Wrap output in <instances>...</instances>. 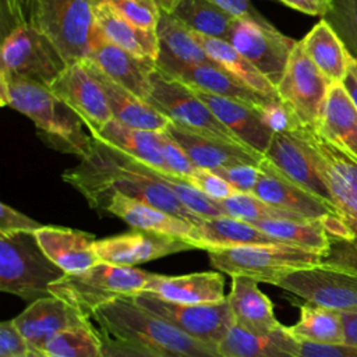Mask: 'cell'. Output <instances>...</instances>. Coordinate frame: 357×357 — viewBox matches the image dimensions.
<instances>
[{"instance_id": "f5cc1de1", "label": "cell", "mask_w": 357, "mask_h": 357, "mask_svg": "<svg viewBox=\"0 0 357 357\" xmlns=\"http://www.w3.org/2000/svg\"><path fill=\"white\" fill-rule=\"evenodd\" d=\"M213 3L215 6L220 7L226 13H229L234 18L241 17H250L255 20H265L252 6L248 0H208Z\"/></svg>"}, {"instance_id": "44dd1931", "label": "cell", "mask_w": 357, "mask_h": 357, "mask_svg": "<svg viewBox=\"0 0 357 357\" xmlns=\"http://www.w3.org/2000/svg\"><path fill=\"white\" fill-rule=\"evenodd\" d=\"M261 176L254 188V195L283 211L304 216L312 220H324L337 215L336 209L284 177L265 158L259 165Z\"/></svg>"}, {"instance_id": "8d00e7d4", "label": "cell", "mask_w": 357, "mask_h": 357, "mask_svg": "<svg viewBox=\"0 0 357 357\" xmlns=\"http://www.w3.org/2000/svg\"><path fill=\"white\" fill-rule=\"evenodd\" d=\"M278 243L289 244L322 255L329 250V236L322 220L312 219H265L252 223Z\"/></svg>"}, {"instance_id": "ba28073f", "label": "cell", "mask_w": 357, "mask_h": 357, "mask_svg": "<svg viewBox=\"0 0 357 357\" xmlns=\"http://www.w3.org/2000/svg\"><path fill=\"white\" fill-rule=\"evenodd\" d=\"M99 0H32L31 22L60 52L67 64L88 57Z\"/></svg>"}, {"instance_id": "b9f144b4", "label": "cell", "mask_w": 357, "mask_h": 357, "mask_svg": "<svg viewBox=\"0 0 357 357\" xmlns=\"http://www.w3.org/2000/svg\"><path fill=\"white\" fill-rule=\"evenodd\" d=\"M324 20L336 31L349 54L357 60V0H332Z\"/></svg>"}, {"instance_id": "6f0895ef", "label": "cell", "mask_w": 357, "mask_h": 357, "mask_svg": "<svg viewBox=\"0 0 357 357\" xmlns=\"http://www.w3.org/2000/svg\"><path fill=\"white\" fill-rule=\"evenodd\" d=\"M342 84L344 85V88H346V91H347L349 96L351 98L353 103H354V105H356V107H357V79H356V78H354V75L349 71L347 77L343 79V82H342Z\"/></svg>"}, {"instance_id": "e575fe53", "label": "cell", "mask_w": 357, "mask_h": 357, "mask_svg": "<svg viewBox=\"0 0 357 357\" xmlns=\"http://www.w3.org/2000/svg\"><path fill=\"white\" fill-rule=\"evenodd\" d=\"M92 137L134 159L149 165L153 169L172 173L166 166L160 152L159 132L132 128L113 119L99 134Z\"/></svg>"}, {"instance_id": "f35d334b", "label": "cell", "mask_w": 357, "mask_h": 357, "mask_svg": "<svg viewBox=\"0 0 357 357\" xmlns=\"http://www.w3.org/2000/svg\"><path fill=\"white\" fill-rule=\"evenodd\" d=\"M190 31L227 40L234 17L208 0H181L172 13Z\"/></svg>"}, {"instance_id": "d6986e66", "label": "cell", "mask_w": 357, "mask_h": 357, "mask_svg": "<svg viewBox=\"0 0 357 357\" xmlns=\"http://www.w3.org/2000/svg\"><path fill=\"white\" fill-rule=\"evenodd\" d=\"M89 318L66 300L50 296L32 301L13 322L33 351H39L53 336L89 325Z\"/></svg>"}, {"instance_id": "7bdbcfd3", "label": "cell", "mask_w": 357, "mask_h": 357, "mask_svg": "<svg viewBox=\"0 0 357 357\" xmlns=\"http://www.w3.org/2000/svg\"><path fill=\"white\" fill-rule=\"evenodd\" d=\"M257 110L264 124L273 135L293 132L303 128V124L296 113L286 102L279 98V95L268 98L264 103L257 106Z\"/></svg>"}, {"instance_id": "8992f818", "label": "cell", "mask_w": 357, "mask_h": 357, "mask_svg": "<svg viewBox=\"0 0 357 357\" xmlns=\"http://www.w3.org/2000/svg\"><path fill=\"white\" fill-rule=\"evenodd\" d=\"M155 276L134 266L99 262L81 273L66 275L50 286V293L91 317L103 304L144 293Z\"/></svg>"}, {"instance_id": "c3c4849f", "label": "cell", "mask_w": 357, "mask_h": 357, "mask_svg": "<svg viewBox=\"0 0 357 357\" xmlns=\"http://www.w3.org/2000/svg\"><path fill=\"white\" fill-rule=\"evenodd\" d=\"M103 357H165L146 346L135 342L113 337L105 332H100Z\"/></svg>"}, {"instance_id": "4dcf8cb0", "label": "cell", "mask_w": 357, "mask_h": 357, "mask_svg": "<svg viewBox=\"0 0 357 357\" xmlns=\"http://www.w3.org/2000/svg\"><path fill=\"white\" fill-rule=\"evenodd\" d=\"M95 22L99 32L113 45L131 54L158 61L160 47L156 31L141 29L123 18L106 0L95 7Z\"/></svg>"}, {"instance_id": "83f0119b", "label": "cell", "mask_w": 357, "mask_h": 357, "mask_svg": "<svg viewBox=\"0 0 357 357\" xmlns=\"http://www.w3.org/2000/svg\"><path fill=\"white\" fill-rule=\"evenodd\" d=\"M145 291L166 301L183 304H216L225 301L227 297L225 294L223 275L213 271L180 276L156 273Z\"/></svg>"}, {"instance_id": "836d02e7", "label": "cell", "mask_w": 357, "mask_h": 357, "mask_svg": "<svg viewBox=\"0 0 357 357\" xmlns=\"http://www.w3.org/2000/svg\"><path fill=\"white\" fill-rule=\"evenodd\" d=\"M192 33L198 43L204 47L208 57L230 75H233L238 82L265 96L278 95L276 85L243 54H240L227 40L204 36L195 32Z\"/></svg>"}, {"instance_id": "484cf974", "label": "cell", "mask_w": 357, "mask_h": 357, "mask_svg": "<svg viewBox=\"0 0 357 357\" xmlns=\"http://www.w3.org/2000/svg\"><path fill=\"white\" fill-rule=\"evenodd\" d=\"M130 225L134 230L153 231L167 236L183 237L195 243V226L166 213L142 201L126 197L119 192L109 194L100 208ZM197 244V243H195Z\"/></svg>"}, {"instance_id": "680465c9", "label": "cell", "mask_w": 357, "mask_h": 357, "mask_svg": "<svg viewBox=\"0 0 357 357\" xmlns=\"http://www.w3.org/2000/svg\"><path fill=\"white\" fill-rule=\"evenodd\" d=\"M155 1L163 13L172 14L176 10V7L180 4L181 0H155Z\"/></svg>"}, {"instance_id": "d590c367", "label": "cell", "mask_w": 357, "mask_h": 357, "mask_svg": "<svg viewBox=\"0 0 357 357\" xmlns=\"http://www.w3.org/2000/svg\"><path fill=\"white\" fill-rule=\"evenodd\" d=\"M298 321L294 325L287 326L289 333L297 342L321 344L344 343V325L342 312L307 301L298 305Z\"/></svg>"}, {"instance_id": "f6af8a7d", "label": "cell", "mask_w": 357, "mask_h": 357, "mask_svg": "<svg viewBox=\"0 0 357 357\" xmlns=\"http://www.w3.org/2000/svg\"><path fill=\"white\" fill-rule=\"evenodd\" d=\"M185 180L197 190H199L204 195L216 202L238 194V191L230 183H227L223 177L209 169L197 167L195 172Z\"/></svg>"}, {"instance_id": "30bf717a", "label": "cell", "mask_w": 357, "mask_h": 357, "mask_svg": "<svg viewBox=\"0 0 357 357\" xmlns=\"http://www.w3.org/2000/svg\"><path fill=\"white\" fill-rule=\"evenodd\" d=\"M124 298L216 349L234 324L227 300L216 304H183L146 291Z\"/></svg>"}, {"instance_id": "7402d4cb", "label": "cell", "mask_w": 357, "mask_h": 357, "mask_svg": "<svg viewBox=\"0 0 357 357\" xmlns=\"http://www.w3.org/2000/svg\"><path fill=\"white\" fill-rule=\"evenodd\" d=\"M156 67L163 74L185 84L187 86L201 89L213 95L236 99L255 107L264 103L268 98H271L247 88L215 63L185 64L173 61L166 57H159L156 61Z\"/></svg>"}, {"instance_id": "5bb4252c", "label": "cell", "mask_w": 357, "mask_h": 357, "mask_svg": "<svg viewBox=\"0 0 357 357\" xmlns=\"http://www.w3.org/2000/svg\"><path fill=\"white\" fill-rule=\"evenodd\" d=\"M275 286L321 307L339 312L357 311V275L312 266L280 276Z\"/></svg>"}, {"instance_id": "ac0fdd59", "label": "cell", "mask_w": 357, "mask_h": 357, "mask_svg": "<svg viewBox=\"0 0 357 357\" xmlns=\"http://www.w3.org/2000/svg\"><path fill=\"white\" fill-rule=\"evenodd\" d=\"M264 156L290 181L333 206L331 192L319 174L312 151L300 130L275 134Z\"/></svg>"}, {"instance_id": "277c9868", "label": "cell", "mask_w": 357, "mask_h": 357, "mask_svg": "<svg viewBox=\"0 0 357 357\" xmlns=\"http://www.w3.org/2000/svg\"><path fill=\"white\" fill-rule=\"evenodd\" d=\"M0 103L26 116L57 148L82 158L92 135L82 130V121L45 85L0 70Z\"/></svg>"}, {"instance_id": "7a4b0ae2", "label": "cell", "mask_w": 357, "mask_h": 357, "mask_svg": "<svg viewBox=\"0 0 357 357\" xmlns=\"http://www.w3.org/2000/svg\"><path fill=\"white\" fill-rule=\"evenodd\" d=\"M300 131L312 151L319 174L344 227L340 240L329 241V250L322 257L321 265L357 275V163L312 128L303 127Z\"/></svg>"}, {"instance_id": "2e32d148", "label": "cell", "mask_w": 357, "mask_h": 357, "mask_svg": "<svg viewBox=\"0 0 357 357\" xmlns=\"http://www.w3.org/2000/svg\"><path fill=\"white\" fill-rule=\"evenodd\" d=\"M190 250H198L191 240L145 230H132L93 243V251L100 262L123 266H135Z\"/></svg>"}, {"instance_id": "1f68e13d", "label": "cell", "mask_w": 357, "mask_h": 357, "mask_svg": "<svg viewBox=\"0 0 357 357\" xmlns=\"http://www.w3.org/2000/svg\"><path fill=\"white\" fill-rule=\"evenodd\" d=\"M305 54L332 82H343L349 74L351 56L336 31L324 20L318 21L300 40Z\"/></svg>"}, {"instance_id": "e0dca14e", "label": "cell", "mask_w": 357, "mask_h": 357, "mask_svg": "<svg viewBox=\"0 0 357 357\" xmlns=\"http://www.w3.org/2000/svg\"><path fill=\"white\" fill-rule=\"evenodd\" d=\"M86 61L95 66L109 79L124 89L148 100L152 92V74L156 71V61L141 59L109 42L95 28Z\"/></svg>"}, {"instance_id": "f546056e", "label": "cell", "mask_w": 357, "mask_h": 357, "mask_svg": "<svg viewBox=\"0 0 357 357\" xmlns=\"http://www.w3.org/2000/svg\"><path fill=\"white\" fill-rule=\"evenodd\" d=\"M298 347L284 325L269 333H252L233 324L218 351L222 357H297Z\"/></svg>"}, {"instance_id": "816d5d0a", "label": "cell", "mask_w": 357, "mask_h": 357, "mask_svg": "<svg viewBox=\"0 0 357 357\" xmlns=\"http://www.w3.org/2000/svg\"><path fill=\"white\" fill-rule=\"evenodd\" d=\"M297 357H357L356 344H321L300 342Z\"/></svg>"}, {"instance_id": "5b68a950", "label": "cell", "mask_w": 357, "mask_h": 357, "mask_svg": "<svg viewBox=\"0 0 357 357\" xmlns=\"http://www.w3.org/2000/svg\"><path fill=\"white\" fill-rule=\"evenodd\" d=\"M66 273L42 251L35 233L0 234V290L28 301L50 297Z\"/></svg>"}, {"instance_id": "603a6c76", "label": "cell", "mask_w": 357, "mask_h": 357, "mask_svg": "<svg viewBox=\"0 0 357 357\" xmlns=\"http://www.w3.org/2000/svg\"><path fill=\"white\" fill-rule=\"evenodd\" d=\"M191 89L243 145L265 155L273 134L264 124L255 106L201 89Z\"/></svg>"}, {"instance_id": "ee69618b", "label": "cell", "mask_w": 357, "mask_h": 357, "mask_svg": "<svg viewBox=\"0 0 357 357\" xmlns=\"http://www.w3.org/2000/svg\"><path fill=\"white\" fill-rule=\"evenodd\" d=\"M123 18L132 25L156 31L162 10L155 0H106Z\"/></svg>"}, {"instance_id": "7c38bea8", "label": "cell", "mask_w": 357, "mask_h": 357, "mask_svg": "<svg viewBox=\"0 0 357 357\" xmlns=\"http://www.w3.org/2000/svg\"><path fill=\"white\" fill-rule=\"evenodd\" d=\"M227 42L276 85L298 40L278 31L268 20L241 17L234 18Z\"/></svg>"}, {"instance_id": "74e56055", "label": "cell", "mask_w": 357, "mask_h": 357, "mask_svg": "<svg viewBox=\"0 0 357 357\" xmlns=\"http://www.w3.org/2000/svg\"><path fill=\"white\" fill-rule=\"evenodd\" d=\"M156 32L160 47L159 57L185 64L213 63L198 43L194 33L172 14L162 11Z\"/></svg>"}, {"instance_id": "d4e9b609", "label": "cell", "mask_w": 357, "mask_h": 357, "mask_svg": "<svg viewBox=\"0 0 357 357\" xmlns=\"http://www.w3.org/2000/svg\"><path fill=\"white\" fill-rule=\"evenodd\" d=\"M314 131L357 163V107L342 82H332Z\"/></svg>"}, {"instance_id": "6125c7cd", "label": "cell", "mask_w": 357, "mask_h": 357, "mask_svg": "<svg viewBox=\"0 0 357 357\" xmlns=\"http://www.w3.org/2000/svg\"><path fill=\"white\" fill-rule=\"evenodd\" d=\"M32 351H33V350H32ZM33 353H35V356H36V357H45V356H42V354H40V353H38V351H33Z\"/></svg>"}, {"instance_id": "60d3db41", "label": "cell", "mask_w": 357, "mask_h": 357, "mask_svg": "<svg viewBox=\"0 0 357 357\" xmlns=\"http://www.w3.org/2000/svg\"><path fill=\"white\" fill-rule=\"evenodd\" d=\"M218 204L225 215L248 223L265 219H307L304 216L276 208L254 194L238 192L230 198L218 201Z\"/></svg>"}, {"instance_id": "ffe728a7", "label": "cell", "mask_w": 357, "mask_h": 357, "mask_svg": "<svg viewBox=\"0 0 357 357\" xmlns=\"http://www.w3.org/2000/svg\"><path fill=\"white\" fill-rule=\"evenodd\" d=\"M166 132L185 151L197 167L215 170L236 165L259 166L264 155L237 142L215 135L197 132L170 123Z\"/></svg>"}, {"instance_id": "94428289", "label": "cell", "mask_w": 357, "mask_h": 357, "mask_svg": "<svg viewBox=\"0 0 357 357\" xmlns=\"http://www.w3.org/2000/svg\"><path fill=\"white\" fill-rule=\"evenodd\" d=\"M22 357H36V356H35V353H33V351H31L29 354H26V356H22Z\"/></svg>"}, {"instance_id": "f907efd6", "label": "cell", "mask_w": 357, "mask_h": 357, "mask_svg": "<svg viewBox=\"0 0 357 357\" xmlns=\"http://www.w3.org/2000/svg\"><path fill=\"white\" fill-rule=\"evenodd\" d=\"M43 225L14 209L7 204L0 205V234L35 233Z\"/></svg>"}, {"instance_id": "f1b7e54d", "label": "cell", "mask_w": 357, "mask_h": 357, "mask_svg": "<svg viewBox=\"0 0 357 357\" xmlns=\"http://www.w3.org/2000/svg\"><path fill=\"white\" fill-rule=\"evenodd\" d=\"M89 67L93 77L102 85L113 119L124 126L153 131V132H165L170 126V120L158 112L148 100L138 98L137 95L131 93L130 91L124 89L119 84L109 79L105 74H102L95 66L89 61L84 60Z\"/></svg>"}, {"instance_id": "bcb514c9", "label": "cell", "mask_w": 357, "mask_h": 357, "mask_svg": "<svg viewBox=\"0 0 357 357\" xmlns=\"http://www.w3.org/2000/svg\"><path fill=\"white\" fill-rule=\"evenodd\" d=\"M159 142L165 163L173 174L185 180L195 172L197 166L191 162L185 151L166 131L159 132Z\"/></svg>"}, {"instance_id": "9a60e30c", "label": "cell", "mask_w": 357, "mask_h": 357, "mask_svg": "<svg viewBox=\"0 0 357 357\" xmlns=\"http://www.w3.org/2000/svg\"><path fill=\"white\" fill-rule=\"evenodd\" d=\"M49 89L77 114L91 135L99 134L113 120L106 93L85 61L68 64Z\"/></svg>"}, {"instance_id": "db71d44e", "label": "cell", "mask_w": 357, "mask_h": 357, "mask_svg": "<svg viewBox=\"0 0 357 357\" xmlns=\"http://www.w3.org/2000/svg\"><path fill=\"white\" fill-rule=\"evenodd\" d=\"M279 1H282L290 8H294L308 15L321 17V18H324L328 14L332 6V0H279Z\"/></svg>"}, {"instance_id": "cb8c5ba5", "label": "cell", "mask_w": 357, "mask_h": 357, "mask_svg": "<svg viewBox=\"0 0 357 357\" xmlns=\"http://www.w3.org/2000/svg\"><path fill=\"white\" fill-rule=\"evenodd\" d=\"M35 237L46 257L66 275L81 273L100 262L93 251L96 238L91 233L61 226H42L35 231Z\"/></svg>"}, {"instance_id": "4316f807", "label": "cell", "mask_w": 357, "mask_h": 357, "mask_svg": "<svg viewBox=\"0 0 357 357\" xmlns=\"http://www.w3.org/2000/svg\"><path fill=\"white\" fill-rule=\"evenodd\" d=\"M226 300L234 324L248 332L269 333L283 326L275 317L271 298L259 290L255 279L233 276Z\"/></svg>"}, {"instance_id": "52a82bcc", "label": "cell", "mask_w": 357, "mask_h": 357, "mask_svg": "<svg viewBox=\"0 0 357 357\" xmlns=\"http://www.w3.org/2000/svg\"><path fill=\"white\" fill-rule=\"evenodd\" d=\"M206 252L218 271L231 278L241 275L273 286L289 272L321 265L324 257L319 252L282 243L215 248Z\"/></svg>"}, {"instance_id": "8fae6325", "label": "cell", "mask_w": 357, "mask_h": 357, "mask_svg": "<svg viewBox=\"0 0 357 357\" xmlns=\"http://www.w3.org/2000/svg\"><path fill=\"white\" fill-rule=\"evenodd\" d=\"M148 102L180 127L241 144L190 86L163 74L158 67L152 74V92Z\"/></svg>"}, {"instance_id": "9f6ffc18", "label": "cell", "mask_w": 357, "mask_h": 357, "mask_svg": "<svg viewBox=\"0 0 357 357\" xmlns=\"http://www.w3.org/2000/svg\"><path fill=\"white\" fill-rule=\"evenodd\" d=\"M344 325V343L357 346V311L342 312Z\"/></svg>"}, {"instance_id": "91938a15", "label": "cell", "mask_w": 357, "mask_h": 357, "mask_svg": "<svg viewBox=\"0 0 357 357\" xmlns=\"http://www.w3.org/2000/svg\"><path fill=\"white\" fill-rule=\"evenodd\" d=\"M349 71H350V73L354 75V78L357 79V60H356V59H353V57H351V60H350Z\"/></svg>"}, {"instance_id": "d6a6232c", "label": "cell", "mask_w": 357, "mask_h": 357, "mask_svg": "<svg viewBox=\"0 0 357 357\" xmlns=\"http://www.w3.org/2000/svg\"><path fill=\"white\" fill-rule=\"evenodd\" d=\"M194 240L198 248L205 251L250 244L278 243L252 223L227 215L202 219L195 225Z\"/></svg>"}, {"instance_id": "7dc6e473", "label": "cell", "mask_w": 357, "mask_h": 357, "mask_svg": "<svg viewBox=\"0 0 357 357\" xmlns=\"http://www.w3.org/2000/svg\"><path fill=\"white\" fill-rule=\"evenodd\" d=\"M220 177H223L227 183H230L238 192L252 194L254 188L261 176V167L254 165H236L226 166L212 170Z\"/></svg>"}, {"instance_id": "ab89813d", "label": "cell", "mask_w": 357, "mask_h": 357, "mask_svg": "<svg viewBox=\"0 0 357 357\" xmlns=\"http://www.w3.org/2000/svg\"><path fill=\"white\" fill-rule=\"evenodd\" d=\"M38 353L45 357H103L100 332L92 324L53 336Z\"/></svg>"}, {"instance_id": "3957f363", "label": "cell", "mask_w": 357, "mask_h": 357, "mask_svg": "<svg viewBox=\"0 0 357 357\" xmlns=\"http://www.w3.org/2000/svg\"><path fill=\"white\" fill-rule=\"evenodd\" d=\"M91 318L99 324L102 332L139 343L165 357H222L216 347L190 336L127 298L100 305Z\"/></svg>"}, {"instance_id": "681fc988", "label": "cell", "mask_w": 357, "mask_h": 357, "mask_svg": "<svg viewBox=\"0 0 357 357\" xmlns=\"http://www.w3.org/2000/svg\"><path fill=\"white\" fill-rule=\"evenodd\" d=\"M31 351V346L13 319L0 324V357H22Z\"/></svg>"}, {"instance_id": "4fadbf2b", "label": "cell", "mask_w": 357, "mask_h": 357, "mask_svg": "<svg viewBox=\"0 0 357 357\" xmlns=\"http://www.w3.org/2000/svg\"><path fill=\"white\" fill-rule=\"evenodd\" d=\"M331 85L332 81L310 60L298 40L276 84V92L291 107L303 127H317Z\"/></svg>"}, {"instance_id": "6da1fadb", "label": "cell", "mask_w": 357, "mask_h": 357, "mask_svg": "<svg viewBox=\"0 0 357 357\" xmlns=\"http://www.w3.org/2000/svg\"><path fill=\"white\" fill-rule=\"evenodd\" d=\"M162 170L134 159L92 137L81 163L64 172L63 180L77 188L92 208H100L112 192L142 201L166 213L198 225L202 218L188 211L166 185Z\"/></svg>"}, {"instance_id": "9c48e42d", "label": "cell", "mask_w": 357, "mask_h": 357, "mask_svg": "<svg viewBox=\"0 0 357 357\" xmlns=\"http://www.w3.org/2000/svg\"><path fill=\"white\" fill-rule=\"evenodd\" d=\"M0 59V70L47 88L68 66L57 47L32 24L10 29L3 39Z\"/></svg>"}, {"instance_id": "11a10c76", "label": "cell", "mask_w": 357, "mask_h": 357, "mask_svg": "<svg viewBox=\"0 0 357 357\" xmlns=\"http://www.w3.org/2000/svg\"><path fill=\"white\" fill-rule=\"evenodd\" d=\"M3 4L13 26L31 22L32 0H3Z\"/></svg>"}]
</instances>
